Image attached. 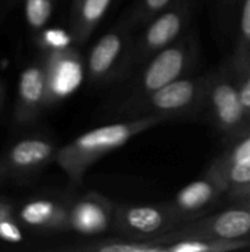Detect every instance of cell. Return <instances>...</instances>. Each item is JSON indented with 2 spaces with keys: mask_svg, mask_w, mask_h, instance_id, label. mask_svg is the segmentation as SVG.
I'll use <instances>...</instances> for the list:
<instances>
[{
  "mask_svg": "<svg viewBox=\"0 0 250 252\" xmlns=\"http://www.w3.org/2000/svg\"><path fill=\"white\" fill-rule=\"evenodd\" d=\"M56 143L43 134L18 139L0 155V185H22L38 177L56 159Z\"/></svg>",
  "mask_w": 250,
  "mask_h": 252,
  "instance_id": "cell-7",
  "label": "cell"
},
{
  "mask_svg": "<svg viewBox=\"0 0 250 252\" xmlns=\"http://www.w3.org/2000/svg\"><path fill=\"white\" fill-rule=\"evenodd\" d=\"M172 1L174 0H137L133 12L125 19L133 27V30H136L137 27H141L149 19L156 16L159 12L167 9Z\"/></svg>",
  "mask_w": 250,
  "mask_h": 252,
  "instance_id": "cell-22",
  "label": "cell"
},
{
  "mask_svg": "<svg viewBox=\"0 0 250 252\" xmlns=\"http://www.w3.org/2000/svg\"><path fill=\"white\" fill-rule=\"evenodd\" d=\"M234 72H236V80H237L242 102L250 115V63H246L243 66H234Z\"/></svg>",
  "mask_w": 250,
  "mask_h": 252,
  "instance_id": "cell-24",
  "label": "cell"
},
{
  "mask_svg": "<svg viewBox=\"0 0 250 252\" xmlns=\"http://www.w3.org/2000/svg\"><path fill=\"white\" fill-rule=\"evenodd\" d=\"M225 195L227 189L220 180L205 171L203 176L180 189L167 204L180 219L183 226L209 214V211L225 198Z\"/></svg>",
  "mask_w": 250,
  "mask_h": 252,
  "instance_id": "cell-12",
  "label": "cell"
},
{
  "mask_svg": "<svg viewBox=\"0 0 250 252\" xmlns=\"http://www.w3.org/2000/svg\"><path fill=\"white\" fill-rule=\"evenodd\" d=\"M56 0H25V21L32 32L44 30L53 15Z\"/></svg>",
  "mask_w": 250,
  "mask_h": 252,
  "instance_id": "cell-21",
  "label": "cell"
},
{
  "mask_svg": "<svg viewBox=\"0 0 250 252\" xmlns=\"http://www.w3.org/2000/svg\"><path fill=\"white\" fill-rule=\"evenodd\" d=\"M202 117L225 139L231 140L250 127L231 61L208 72Z\"/></svg>",
  "mask_w": 250,
  "mask_h": 252,
  "instance_id": "cell-3",
  "label": "cell"
},
{
  "mask_svg": "<svg viewBox=\"0 0 250 252\" xmlns=\"http://www.w3.org/2000/svg\"><path fill=\"white\" fill-rule=\"evenodd\" d=\"M47 106V83L44 61L27 65L18 80L13 121L19 127L34 124Z\"/></svg>",
  "mask_w": 250,
  "mask_h": 252,
  "instance_id": "cell-13",
  "label": "cell"
},
{
  "mask_svg": "<svg viewBox=\"0 0 250 252\" xmlns=\"http://www.w3.org/2000/svg\"><path fill=\"white\" fill-rule=\"evenodd\" d=\"M158 241L164 244V252H233L250 250V242L222 241L208 236H172L167 233Z\"/></svg>",
  "mask_w": 250,
  "mask_h": 252,
  "instance_id": "cell-17",
  "label": "cell"
},
{
  "mask_svg": "<svg viewBox=\"0 0 250 252\" xmlns=\"http://www.w3.org/2000/svg\"><path fill=\"white\" fill-rule=\"evenodd\" d=\"M230 61L234 66L250 63V0H242L237 43Z\"/></svg>",
  "mask_w": 250,
  "mask_h": 252,
  "instance_id": "cell-20",
  "label": "cell"
},
{
  "mask_svg": "<svg viewBox=\"0 0 250 252\" xmlns=\"http://www.w3.org/2000/svg\"><path fill=\"white\" fill-rule=\"evenodd\" d=\"M192 0H174L167 9L141 25L133 44L122 81H127L147 59L180 40L192 16Z\"/></svg>",
  "mask_w": 250,
  "mask_h": 252,
  "instance_id": "cell-5",
  "label": "cell"
},
{
  "mask_svg": "<svg viewBox=\"0 0 250 252\" xmlns=\"http://www.w3.org/2000/svg\"><path fill=\"white\" fill-rule=\"evenodd\" d=\"M37 41L41 47V50L44 53L47 52H53V50H59V49H65L72 46L74 37L71 34V31H65L62 28H44L40 32H37Z\"/></svg>",
  "mask_w": 250,
  "mask_h": 252,
  "instance_id": "cell-23",
  "label": "cell"
},
{
  "mask_svg": "<svg viewBox=\"0 0 250 252\" xmlns=\"http://www.w3.org/2000/svg\"><path fill=\"white\" fill-rule=\"evenodd\" d=\"M162 123L165 121L159 117L144 115L94 127L60 146L55 161L72 185H80L87 171L103 157L121 149L139 134Z\"/></svg>",
  "mask_w": 250,
  "mask_h": 252,
  "instance_id": "cell-1",
  "label": "cell"
},
{
  "mask_svg": "<svg viewBox=\"0 0 250 252\" xmlns=\"http://www.w3.org/2000/svg\"><path fill=\"white\" fill-rule=\"evenodd\" d=\"M172 236H208L222 241L250 242V207L230 204V207L209 213L172 230Z\"/></svg>",
  "mask_w": 250,
  "mask_h": 252,
  "instance_id": "cell-9",
  "label": "cell"
},
{
  "mask_svg": "<svg viewBox=\"0 0 250 252\" xmlns=\"http://www.w3.org/2000/svg\"><path fill=\"white\" fill-rule=\"evenodd\" d=\"M80 1H81V0H72V7H74V6H77Z\"/></svg>",
  "mask_w": 250,
  "mask_h": 252,
  "instance_id": "cell-27",
  "label": "cell"
},
{
  "mask_svg": "<svg viewBox=\"0 0 250 252\" xmlns=\"http://www.w3.org/2000/svg\"><path fill=\"white\" fill-rule=\"evenodd\" d=\"M69 199L34 198L16 207L18 221L35 233H63L68 232Z\"/></svg>",
  "mask_w": 250,
  "mask_h": 252,
  "instance_id": "cell-14",
  "label": "cell"
},
{
  "mask_svg": "<svg viewBox=\"0 0 250 252\" xmlns=\"http://www.w3.org/2000/svg\"><path fill=\"white\" fill-rule=\"evenodd\" d=\"M47 83V106L74 94L87 78L85 62L72 46L47 52L43 56Z\"/></svg>",
  "mask_w": 250,
  "mask_h": 252,
  "instance_id": "cell-10",
  "label": "cell"
},
{
  "mask_svg": "<svg viewBox=\"0 0 250 252\" xmlns=\"http://www.w3.org/2000/svg\"><path fill=\"white\" fill-rule=\"evenodd\" d=\"M116 204L99 192H85L69 199L68 232L84 238L112 233Z\"/></svg>",
  "mask_w": 250,
  "mask_h": 252,
  "instance_id": "cell-11",
  "label": "cell"
},
{
  "mask_svg": "<svg viewBox=\"0 0 250 252\" xmlns=\"http://www.w3.org/2000/svg\"><path fill=\"white\" fill-rule=\"evenodd\" d=\"M133 27L124 18L91 46L85 59L87 80L93 86L122 81L133 44Z\"/></svg>",
  "mask_w": 250,
  "mask_h": 252,
  "instance_id": "cell-6",
  "label": "cell"
},
{
  "mask_svg": "<svg viewBox=\"0 0 250 252\" xmlns=\"http://www.w3.org/2000/svg\"><path fill=\"white\" fill-rule=\"evenodd\" d=\"M164 244L159 241H137L113 233V236L85 238L62 250L74 252H164Z\"/></svg>",
  "mask_w": 250,
  "mask_h": 252,
  "instance_id": "cell-15",
  "label": "cell"
},
{
  "mask_svg": "<svg viewBox=\"0 0 250 252\" xmlns=\"http://www.w3.org/2000/svg\"><path fill=\"white\" fill-rule=\"evenodd\" d=\"M225 199L230 204H237V205H245V207H250V183L231 189L227 192Z\"/></svg>",
  "mask_w": 250,
  "mask_h": 252,
  "instance_id": "cell-25",
  "label": "cell"
},
{
  "mask_svg": "<svg viewBox=\"0 0 250 252\" xmlns=\"http://www.w3.org/2000/svg\"><path fill=\"white\" fill-rule=\"evenodd\" d=\"M199 44L193 34H184L180 40L147 59L128 80L121 97L115 100L113 117L124 114L136 103L165 87L167 84L190 75L196 66Z\"/></svg>",
  "mask_w": 250,
  "mask_h": 252,
  "instance_id": "cell-2",
  "label": "cell"
},
{
  "mask_svg": "<svg viewBox=\"0 0 250 252\" xmlns=\"http://www.w3.org/2000/svg\"><path fill=\"white\" fill-rule=\"evenodd\" d=\"M1 103H3V84L0 81V108H1Z\"/></svg>",
  "mask_w": 250,
  "mask_h": 252,
  "instance_id": "cell-26",
  "label": "cell"
},
{
  "mask_svg": "<svg viewBox=\"0 0 250 252\" xmlns=\"http://www.w3.org/2000/svg\"><path fill=\"white\" fill-rule=\"evenodd\" d=\"M206 83L208 74L181 77L136 103L122 118L153 115L165 123L199 118L202 117Z\"/></svg>",
  "mask_w": 250,
  "mask_h": 252,
  "instance_id": "cell-4",
  "label": "cell"
},
{
  "mask_svg": "<svg viewBox=\"0 0 250 252\" xmlns=\"http://www.w3.org/2000/svg\"><path fill=\"white\" fill-rule=\"evenodd\" d=\"M112 0H81L77 6L71 7V34L77 44L88 41L105 13L108 12Z\"/></svg>",
  "mask_w": 250,
  "mask_h": 252,
  "instance_id": "cell-16",
  "label": "cell"
},
{
  "mask_svg": "<svg viewBox=\"0 0 250 252\" xmlns=\"http://www.w3.org/2000/svg\"><path fill=\"white\" fill-rule=\"evenodd\" d=\"M250 159V127L227 142L225 148L211 161L209 167H225Z\"/></svg>",
  "mask_w": 250,
  "mask_h": 252,
  "instance_id": "cell-18",
  "label": "cell"
},
{
  "mask_svg": "<svg viewBox=\"0 0 250 252\" xmlns=\"http://www.w3.org/2000/svg\"><path fill=\"white\" fill-rule=\"evenodd\" d=\"M230 1H236V0H230Z\"/></svg>",
  "mask_w": 250,
  "mask_h": 252,
  "instance_id": "cell-28",
  "label": "cell"
},
{
  "mask_svg": "<svg viewBox=\"0 0 250 252\" xmlns=\"http://www.w3.org/2000/svg\"><path fill=\"white\" fill-rule=\"evenodd\" d=\"M181 227L168 204H116L112 233L137 241H158Z\"/></svg>",
  "mask_w": 250,
  "mask_h": 252,
  "instance_id": "cell-8",
  "label": "cell"
},
{
  "mask_svg": "<svg viewBox=\"0 0 250 252\" xmlns=\"http://www.w3.org/2000/svg\"><path fill=\"white\" fill-rule=\"evenodd\" d=\"M206 173L220 180V183L228 190L249 185L250 183V159L236 162L225 167H208Z\"/></svg>",
  "mask_w": 250,
  "mask_h": 252,
  "instance_id": "cell-19",
  "label": "cell"
}]
</instances>
